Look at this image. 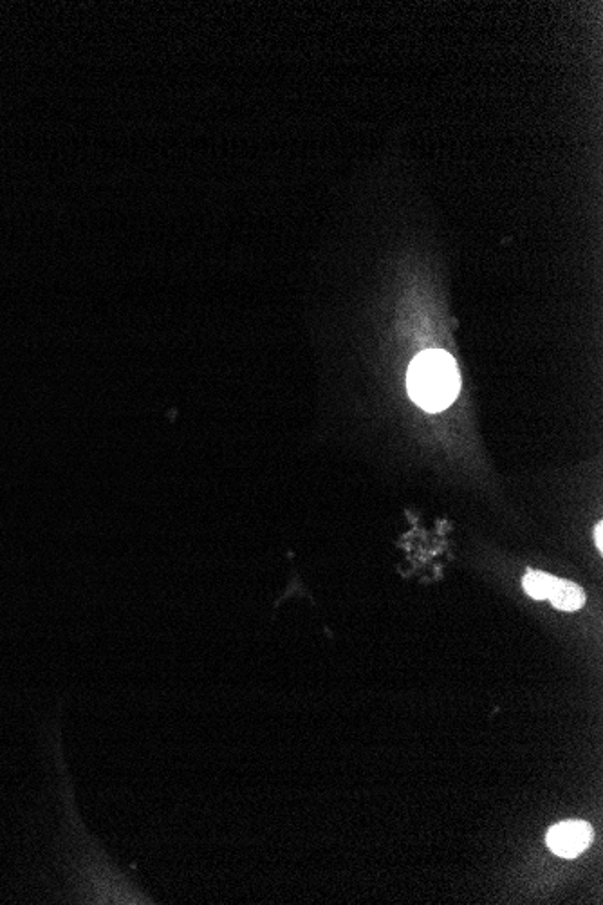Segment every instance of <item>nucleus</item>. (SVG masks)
<instances>
[{"instance_id": "obj_2", "label": "nucleus", "mask_w": 603, "mask_h": 905, "mask_svg": "<svg viewBox=\"0 0 603 905\" xmlns=\"http://www.w3.org/2000/svg\"><path fill=\"white\" fill-rule=\"evenodd\" d=\"M593 826L584 821L560 822L548 831L549 850L562 859H575L593 842Z\"/></svg>"}, {"instance_id": "obj_3", "label": "nucleus", "mask_w": 603, "mask_h": 905, "mask_svg": "<svg viewBox=\"0 0 603 905\" xmlns=\"http://www.w3.org/2000/svg\"><path fill=\"white\" fill-rule=\"evenodd\" d=\"M548 600L560 611L571 613V611H578L580 607L584 606L585 595L580 586H576L573 582H567V580L557 579L555 584H553L551 593H549Z\"/></svg>"}, {"instance_id": "obj_1", "label": "nucleus", "mask_w": 603, "mask_h": 905, "mask_svg": "<svg viewBox=\"0 0 603 905\" xmlns=\"http://www.w3.org/2000/svg\"><path fill=\"white\" fill-rule=\"evenodd\" d=\"M412 400L428 412H439L454 402L461 378L454 358L445 351H425L412 362L407 376Z\"/></svg>"}, {"instance_id": "obj_4", "label": "nucleus", "mask_w": 603, "mask_h": 905, "mask_svg": "<svg viewBox=\"0 0 603 905\" xmlns=\"http://www.w3.org/2000/svg\"><path fill=\"white\" fill-rule=\"evenodd\" d=\"M555 580L557 579L553 575H548V573L529 571L528 575L524 577L522 584H524V589H526L529 597L535 598V600H548Z\"/></svg>"}, {"instance_id": "obj_5", "label": "nucleus", "mask_w": 603, "mask_h": 905, "mask_svg": "<svg viewBox=\"0 0 603 905\" xmlns=\"http://www.w3.org/2000/svg\"><path fill=\"white\" fill-rule=\"evenodd\" d=\"M602 523H598V526L594 528V541H596V546H598V550H602Z\"/></svg>"}]
</instances>
